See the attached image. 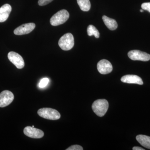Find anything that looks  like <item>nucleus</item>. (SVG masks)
<instances>
[{
	"instance_id": "f257e3e1",
	"label": "nucleus",
	"mask_w": 150,
	"mask_h": 150,
	"mask_svg": "<svg viewBox=\"0 0 150 150\" xmlns=\"http://www.w3.org/2000/svg\"><path fill=\"white\" fill-rule=\"evenodd\" d=\"M108 103L106 100L98 99L93 103L92 108L93 112L99 117L104 116L108 109Z\"/></svg>"
},
{
	"instance_id": "f03ea898",
	"label": "nucleus",
	"mask_w": 150,
	"mask_h": 150,
	"mask_svg": "<svg viewBox=\"0 0 150 150\" xmlns=\"http://www.w3.org/2000/svg\"><path fill=\"white\" fill-rule=\"evenodd\" d=\"M69 14L66 10H62L54 15L50 19V23L53 26L63 24L68 20Z\"/></svg>"
},
{
	"instance_id": "7ed1b4c3",
	"label": "nucleus",
	"mask_w": 150,
	"mask_h": 150,
	"mask_svg": "<svg viewBox=\"0 0 150 150\" xmlns=\"http://www.w3.org/2000/svg\"><path fill=\"white\" fill-rule=\"evenodd\" d=\"M38 114L40 117L49 120H58L61 118V114L59 111L53 108H48L39 109L38 111Z\"/></svg>"
},
{
	"instance_id": "20e7f679",
	"label": "nucleus",
	"mask_w": 150,
	"mask_h": 150,
	"mask_svg": "<svg viewBox=\"0 0 150 150\" xmlns=\"http://www.w3.org/2000/svg\"><path fill=\"white\" fill-rule=\"evenodd\" d=\"M59 45L64 51H69L72 49L74 45V40L72 34L67 33L62 36L59 39Z\"/></svg>"
},
{
	"instance_id": "39448f33",
	"label": "nucleus",
	"mask_w": 150,
	"mask_h": 150,
	"mask_svg": "<svg viewBox=\"0 0 150 150\" xmlns=\"http://www.w3.org/2000/svg\"><path fill=\"white\" fill-rule=\"evenodd\" d=\"M128 55L129 58L133 61L148 62L150 60V54L139 50L130 51L128 53Z\"/></svg>"
},
{
	"instance_id": "423d86ee",
	"label": "nucleus",
	"mask_w": 150,
	"mask_h": 150,
	"mask_svg": "<svg viewBox=\"0 0 150 150\" xmlns=\"http://www.w3.org/2000/svg\"><path fill=\"white\" fill-rule=\"evenodd\" d=\"M9 61L18 69H22L24 67V60L22 56L16 52L11 51L8 55Z\"/></svg>"
},
{
	"instance_id": "0eeeda50",
	"label": "nucleus",
	"mask_w": 150,
	"mask_h": 150,
	"mask_svg": "<svg viewBox=\"0 0 150 150\" xmlns=\"http://www.w3.org/2000/svg\"><path fill=\"white\" fill-rule=\"evenodd\" d=\"M13 93L9 91H4L0 93V107L3 108L10 104L14 99Z\"/></svg>"
},
{
	"instance_id": "6e6552de",
	"label": "nucleus",
	"mask_w": 150,
	"mask_h": 150,
	"mask_svg": "<svg viewBox=\"0 0 150 150\" xmlns=\"http://www.w3.org/2000/svg\"><path fill=\"white\" fill-rule=\"evenodd\" d=\"M25 135L33 139H40L44 136V132L40 129L31 126L25 127L23 130Z\"/></svg>"
},
{
	"instance_id": "1a4fd4ad",
	"label": "nucleus",
	"mask_w": 150,
	"mask_h": 150,
	"mask_svg": "<svg viewBox=\"0 0 150 150\" xmlns=\"http://www.w3.org/2000/svg\"><path fill=\"white\" fill-rule=\"evenodd\" d=\"M97 69L101 74H107L112 71V67L111 63L105 59H103L98 62Z\"/></svg>"
},
{
	"instance_id": "9d476101",
	"label": "nucleus",
	"mask_w": 150,
	"mask_h": 150,
	"mask_svg": "<svg viewBox=\"0 0 150 150\" xmlns=\"http://www.w3.org/2000/svg\"><path fill=\"white\" fill-rule=\"evenodd\" d=\"M35 25L34 23H28L23 24L14 30V33L16 35H22L28 34L35 28Z\"/></svg>"
},
{
	"instance_id": "9b49d317",
	"label": "nucleus",
	"mask_w": 150,
	"mask_h": 150,
	"mask_svg": "<svg viewBox=\"0 0 150 150\" xmlns=\"http://www.w3.org/2000/svg\"><path fill=\"white\" fill-rule=\"evenodd\" d=\"M121 80L122 82L125 83L137 84L140 85L144 83L142 78L137 75H125L121 78Z\"/></svg>"
},
{
	"instance_id": "f8f14e48",
	"label": "nucleus",
	"mask_w": 150,
	"mask_h": 150,
	"mask_svg": "<svg viewBox=\"0 0 150 150\" xmlns=\"http://www.w3.org/2000/svg\"><path fill=\"white\" fill-rule=\"evenodd\" d=\"M12 10L11 6L8 4H6L0 8V22L7 20Z\"/></svg>"
},
{
	"instance_id": "ddd939ff",
	"label": "nucleus",
	"mask_w": 150,
	"mask_h": 150,
	"mask_svg": "<svg viewBox=\"0 0 150 150\" xmlns=\"http://www.w3.org/2000/svg\"><path fill=\"white\" fill-rule=\"evenodd\" d=\"M103 20L105 24L110 30H115L118 27L117 22L113 19L110 18L106 16H103L102 17Z\"/></svg>"
},
{
	"instance_id": "4468645a",
	"label": "nucleus",
	"mask_w": 150,
	"mask_h": 150,
	"mask_svg": "<svg viewBox=\"0 0 150 150\" xmlns=\"http://www.w3.org/2000/svg\"><path fill=\"white\" fill-rule=\"evenodd\" d=\"M136 139L140 144L147 149H150V137L144 135H138Z\"/></svg>"
},
{
	"instance_id": "2eb2a0df",
	"label": "nucleus",
	"mask_w": 150,
	"mask_h": 150,
	"mask_svg": "<svg viewBox=\"0 0 150 150\" xmlns=\"http://www.w3.org/2000/svg\"><path fill=\"white\" fill-rule=\"evenodd\" d=\"M77 1L82 11H88L90 9L91 5L89 0H77Z\"/></svg>"
},
{
	"instance_id": "dca6fc26",
	"label": "nucleus",
	"mask_w": 150,
	"mask_h": 150,
	"mask_svg": "<svg viewBox=\"0 0 150 150\" xmlns=\"http://www.w3.org/2000/svg\"><path fill=\"white\" fill-rule=\"evenodd\" d=\"M87 33L89 36L94 35L96 38H98L100 36V33L98 30L94 25H90L88 27Z\"/></svg>"
},
{
	"instance_id": "f3484780",
	"label": "nucleus",
	"mask_w": 150,
	"mask_h": 150,
	"mask_svg": "<svg viewBox=\"0 0 150 150\" xmlns=\"http://www.w3.org/2000/svg\"><path fill=\"white\" fill-rule=\"evenodd\" d=\"M49 81V80L48 78H45L42 79L40 81V83H39V85H38L39 88H45L48 85Z\"/></svg>"
},
{
	"instance_id": "a211bd4d",
	"label": "nucleus",
	"mask_w": 150,
	"mask_h": 150,
	"mask_svg": "<svg viewBox=\"0 0 150 150\" xmlns=\"http://www.w3.org/2000/svg\"><path fill=\"white\" fill-rule=\"evenodd\" d=\"M67 150H83V148L80 145H75L71 146L67 149Z\"/></svg>"
},
{
	"instance_id": "6ab92c4d",
	"label": "nucleus",
	"mask_w": 150,
	"mask_h": 150,
	"mask_svg": "<svg viewBox=\"0 0 150 150\" xmlns=\"http://www.w3.org/2000/svg\"><path fill=\"white\" fill-rule=\"evenodd\" d=\"M142 9L146 10L150 13V2L144 3L142 5Z\"/></svg>"
},
{
	"instance_id": "aec40b11",
	"label": "nucleus",
	"mask_w": 150,
	"mask_h": 150,
	"mask_svg": "<svg viewBox=\"0 0 150 150\" xmlns=\"http://www.w3.org/2000/svg\"><path fill=\"white\" fill-rule=\"evenodd\" d=\"M53 1V0H39L38 4L39 6H45L51 3Z\"/></svg>"
},
{
	"instance_id": "412c9836",
	"label": "nucleus",
	"mask_w": 150,
	"mask_h": 150,
	"mask_svg": "<svg viewBox=\"0 0 150 150\" xmlns=\"http://www.w3.org/2000/svg\"><path fill=\"white\" fill-rule=\"evenodd\" d=\"M133 150H145L144 149L140 147L135 146L133 148Z\"/></svg>"
},
{
	"instance_id": "4be33fe9",
	"label": "nucleus",
	"mask_w": 150,
	"mask_h": 150,
	"mask_svg": "<svg viewBox=\"0 0 150 150\" xmlns=\"http://www.w3.org/2000/svg\"><path fill=\"white\" fill-rule=\"evenodd\" d=\"M140 12H144V10H140Z\"/></svg>"
}]
</instances>
